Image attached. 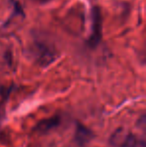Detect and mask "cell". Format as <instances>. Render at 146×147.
<instances>
[{"mask_svg":"<svg viewBox=\"0 0 146 147\" xmlns=\"http://www.w3.org/2000/svg\"><path fill=\"white\" fill-rule=\"evenodd\" d=\"M29 54L40 66H47L57 58V51L53 45L45 40H33L29 47Z\"/></svg>","mask_w":146,"mask_h":147,"instance_id":"obj_1","label":"cell"},{"mask_svg":"<svg viewBox=\"0 0 146 147\" xmlns=\"http://www.w3.org/2000/svg\"><path fill=\"white\" fill-rule=\"evenodd\" d=\"M110 143L114 147H146L144 138H140L132 132L118 128L110 137Z\"/></svg>","mask_w":146,"mask_h":147,"instance_id":"obj_2","label":"cell"},{"mask_svg":"<svg viewBox=\"0 0 146 147\" xmlns=\"http://www.w3.org/2000/svg\"><path fill=\"white\" fill-rule=\"evenodd\" d=\"M91 34L87 39V45L90 48H95L102 38V15L100 8L94 6L91 12Z\"/></svg>","mask_w":146,"mask_h":147,"instance_id":"obj_3","label":"cell"},{"mask_svg":"<svg viewBox=\"0 0 146 147\" xmlns=\"http://www.w3.org/2000/svg\"><path fill=\"white\" fill-rule=\"evenodd\" d=\"M63 116L61 114H55L53 116L42 119L34 127V132L38 134H47L48 132L58 128L62 124Z\"/></svg>","mask_w":146,"mask_h":147,"instance_id":"obj_4","label":"cell"},{"mask_svg":"<svg viewBox=\"0 0 146 147\" xmlns=\"http://www.w3.org/2000/svg\"><path fill=\"white\" fill-rule=\"evenodd\" d=\"M95 134L90 128L80 122H76L74 131V142L79 146H85L93 140Z\"/></svg>","mask_w":146,"mask_h":147,"instance_id":"obj_5","label":"cell"},{"mask_svg":"<svg viewBox=\"0 0 146 147\" xmlns=\"http://www.w3.org/2000/svg\"><path fill=\"white\" fill-rule=\"evenodd\" d=\"M137 124H138L137 126H139L140 128H142V130L144 131V130H145V115L144 114H143L142 116L139 118V120H138V122H137Z\"/></svg>","mask_w":146,"mask_h":147,"instance_id":"obj_6","label":"cell"},{"mask_svg":"<svg viewBox=\"0 0 146 147\" xmlns=\"http://www.w3.org/2000/svg\"><path fill=\"white\" fill-rule=\"evenodd\" d=\"M35 1L40 4H46V3H49V2L53 1V0H35Z\"/></svg>","mask_w":146,"mask_h":147,"instance_id":"obj_7","label":"cell"}]
</instances>
